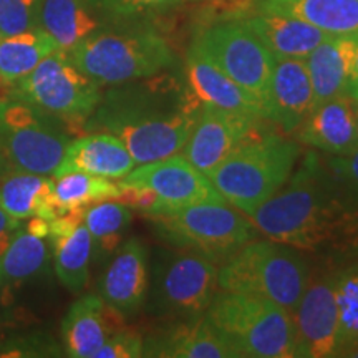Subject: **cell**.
<instances>
[{
	"label": "cell",
	"instance_id": "1",
	"mask_svg": "<svg viewBox=\"0 0 358 358\" xmlns=\"http://www.w3.org/2000/svg\"><path fill=\"white\" fill-rule=\"evenodd\" d=\"M248 217L268 239L303 252L358 250V206L315 150L307 151L287 182Z\"/></svg>",
	"mask_w": 358,
	"mask_h": 358
},
{
	"label": "cell",
	"instance_id": "2",
	"mask_svg": "<svg viewBox=\"0 0 358 358\" xmlns=\"http://www.w3.org/2000/svg\"><path fill=\"white\" fill-rule=\"evenodd\" d=\"M123 85L101 96L83 124L85 131L113 134L127 146L136 166L179 153L201 110L189 88L173 78Z\"/></svg>",
	"mask_w": 358,
	"mask_h": 358
},
{
	"label": "cell",
	"instance_id": "3",
	"mask_svg": "<svg viewBox=\"0 0 358 358\" xmlns=\"http://www.w3.org/2000/svg\"><path fill=\"white\" fill-rule=\"evenodd\" d=\"M301 151L299 141L279 134L249 136L206 176L227 204L250 216L287 182Z\"/></svg>",
	"mask_w": 358,
	"mask_h": 358
},
{
	"label": "cell",
	"instance_id": "4",
	"mask_svg": "<svg viewBox=\"0 0 358 358\" xmlns=\"http://www.w3.org/2000/svg\"><path fill=\"white\" fill-rule=\"evenodd\" d=\"M312 274L306 252L274 239L249 241L219 266L221 290L271 301L294 313Z\"/></svg>",
	"mask_w": 358,
	"mask_h": 358
},
{
	"label": "cell",
	"instance_id": "5",
	"mask_svg": "<svg viewBox=\"0 0 358 358\" xmlns=\"http://www.w3.org/2000/svg\"><path fill=\"white\" fill-rule=\"evenodd\" d=\"M204 317L236 358L297 357L292 313L274 302L219 289Z\"/></svg>",
	"mask_w": 358,
	"mask_h": 358
},
{
	"label": "cell",
	"instance_id": "6",
	"mask_svg": "<svg viewBox=\"0 0 358 358\" xmlns=\"http://www.w3.org/2000/svg\"><path fill=\"white\" fill-rule=\"evenodd\" d=\"M69 57L100 87L153 78L176 60L163 35L150 29L96 30L71 48Z\"/></svg>",
	"mask_w": 358,
	"mask_h": 358
},
{
	"label": "cell",
	"instance_id": "7",
	"mask_svg": "<svg viewBox=\"0 0 358 358\" xmlns=\"http://www.w3.org/2000/svg\"><path fill=\"white\" fill-rule=\"evenodd\" d=\"M146 216L156 236L169 248L196 252L217 266L257 234L252 221L227 203H204Z\"/></svg>",
	"mask_w": 358,
	"mask_h": 358
},
{
	"label": "cell",
	"instance_id": "8",
	"mask_svg": "<svg viewBox=\"0 0 358 358\" xmlns=\"http://www.w3.org/2000/svg\"><path fill=\"white\" fill-rule=\"evenodd\" d=\"M219 266L196 252L159 250L150 272L146 310L164 320L204 315L216 297Z\"/></svg>",
	"mask_w": 358,
	"mask_h": 358
},
{
	"label": "cell",
	"instance_id": "9",
	"mask_svg": "<svg viewBox=\"0 0 358 358\" xmlns=\"http://www.w3.org/2000/svg\"><path fill=\"white\" fill-rule=\"evenodd\" d=\"M60 118L24 98H0V148L17 171L53 176L70 134Z\"/></svg>",
	"mask_w": 358,
	"mask_h": 358
},
{
	"label": "cell",
	"instance_id": "10",
	"mask_svg": "<svg viewBox=\"0 0 358 358\" xmlns=\"http://www.w3.org/2000/svg\"><path fill=\"white\" fill-rule=\"evenodd\" d=\"M13 95L52 113L66 124H85L101 101L100 85L87 77L69 53L55 50L15 82Z\"/></svg>",
	"mask_w": 358,
	"mask_h": 358
},
{
	"label": "cell",
	"instance_id": "11",
	"mask_svg": "<svg viewBox=\"0 0 358 358\" xmlns=\"http://www.w3.org/2000/svg\"><path fill=\"white\" fill-rule=\"evenodd\" d=\"M227 77L266 101L275 58L244 20L219 22L201 30L192 42Z\"/></svg>",
	"mask_w": 358,
	"mask_h": 358
},
{
	"label": "cell",
	"instance_id": "12",
	"mask_svg": "<svg viewBox=\"0 0 358 358\" xmlns=\"http://www.w3.org/2000/svg\"><path fill=\"white\" fill-rule=\"evenodd\" d=\"M120 181L153 192L156 203L146 214L174 211L204 203H226L209 178L186 156L178 153L138 164Z\"/></svg>",
	"mask_w": 358,
	"mask_h": 358
},
{
	"label": "cell",
	"instance_id": "13",
	"mask_svg": "<svg viewBox=\"0 0 358 358\" xmlns=\"http://www.w3.org/2000/svg\"><path fill=\"white\" fill-rule=\"evenodd\" d=\"M338 267L312 271L301 302L292 313L297 358L337 357L340 312Z\"/></svg>",
	"mask_w": 358,
	"mask_h": 358
},
{
	"label": "cell",
	"instance_id": "14",
	"mask_svg": "<svg viewBox=\"0 0 358 358\" xmlns=\"http://www.w3.org/2000/svg\"><path fill=\"white\" fill-rule=\"evenodd\" d=\"M262 118L237 111L201 105L182 156L204 174L211 173L244 140L252 136Z\"/></svg>",
	"mask_w": 358,
	"mask_h": 358
},
{
	"label": "cell",
	"instance_id": "15",
	"mask_svg": "<svg viewBox=\"0 0 358 358\" xmlns=\"http://www.w3.org/2000/svg\"><path fill=\"white\" fill-rule=\"evenodd\" d=\"M150 289V254L140 237H129L120 245L103 274L100 297L124 319L145 308Z\"/></svg>",
	"mask_w": 358,
	"mask_h": 358
},
{
	"label": "cell",
	"instance_id": "16",
	"mask_svg": "<svg viewBox=\"0 0 358 358\" xmlns=\"http://www.w3.org/2000/svg\"><path fill=\"white\" fill-rule=\"evenodd\" d=\"M312 108L313 90L306 60L275 58L264 101V120L277 124L282 133L292 134Z\"/></svg>",
	"mask_w": 358,
	"mask_h": 358
},
{
	"label": "cell",
	"instance_id": "17",
	"mask_svg": "<svg viewBox=\"0 0 358 358\" xmlns=\"http://www.w3.org/2000/svg\"><path fill=\"white\" fill-rule=\"evenodd\" d=\"M124 329V317L100 295L87 294L71 303L62 322V343L66 357L93 358L103 343Z\"/></svg>",
	"mask_w": 358,
	"mask_h": 358
},
{
	"label": "cell",
	"instance_id": "18",
	"mask_svg": "<svg viewBox=\"0 0 358 358\" xmlns=\"http://www.w3.org/2000/svg\"><path fill=\"white\" fill-rule=\"evenodd\" d=\"M185 70L187 88L201 105L217 106L264 120V106L259 98L227 77L194 45L187 50Z\"/></svg>",
	"mask_w": 358,
	"mask_h": 358
},
{
	"label": "cell",
	"instance_id": "19",
	"mask_svg": "<svg viewBox=\"0 0 358 358\" xmlns=\"http://www.w3.org/2000/svg\"><path fill=\"white\" fill-rule=\"evenodd\" d=\"M297 141L327 156H347L358 146V133L350 96L320 103L297 128Z\"/></svg>",
	"mask_w": 358,
	"mask_h": 358
},
{
	"label": "cell",
	"instance_id": "20",
	"mask_svg": "<svg viewBox=\"0 0 358 358\" xmlns=\"http://www.w3.org/2000/svg\"><path fill=\"white\" fill-rule=\"evenodd\" d=\"M143 357L161 358H236L204 315L169 320L164 329L145 338Z\"/></svg>",
	"mask_w": 358,
	"mask_h": 358
},
{
	"label": "cell",
	"instance_id": "21",
	"mask_svg": "<svg viewBox=\"0 0 358 358\" xmlns=\"http://www.w3.org/2000/svg\"><path fill=\"white\" fill-rule=\"evenodd\" d=\"M136 168L133 156L118 138L105 131H92L70 141L52 178L69 173H87L108 179H123Z\"/></svg>",
	"mask_w": 358,
	"mask_h": 358
},
{
	"label": "cell",
	"instance_id": "22",
	"mask_svg": "<svg viewBox=\"0 0 358 358\" xmlns=\"http://www.w3.org/2000/svg\"><path fill=\"white\" fill-rule=\"evenodd\" d=\"M357 47L358 34L330 35L303 58L312 82L313 108L334 98L347 96Z\"/></svg>",
	"mask_w": 358,
	"mask_h": 358
},
{
	"label": "cell",
	"instance_id": "23",
	"mask_svg": "<svg viewBox=\"0 0 358 358\" xmlns=\"http://www.w3.org/2000/svg\"><path fill=\"white\" fill-rule=\"evenodd\" d=\"M274 58H307L330 35L295 17L259 12L244 20Z\"/></svg>",
	"mask_w": 358,
	"mask_h": 358
},
{
	"label": "cell",
	"instance_id": "24",
	"mask_svg": "<svg viewBox=\"0 0 358 358\" xmlns=\"http://www.w3.org/2000/svg\"><path fill=\"white\" fill-rule=\"evenodd\" d=\"M0 208L15 219L43 217L52 221L64 213L53 192L52 176L12 169L0 181Z\"/></svg>",
	"mask_w": 358,
	"mask_h": 358
},
{
	"label": "cell",
	"instance_id": "25",
	"mask_svg": "<svg viewBox=\"0 0 358 358\" xmlns=\"http://www.w3.org/2000/svg\"><path fill=\"white\" fill-rule=\"evenodd\" d=\"M257 8L295 17L329 35L358 34V0H257Z\"/></svg>",
	"mask_w": 358,
	"mask_h": 358
},
{
	"label": "cell",
	"instance_id": "26",
	"mask_svg": "<svg viewBox=\"0 0 358 358\" xmlns=\"http://www.w3.org/2000/svg\"><path fill=\"white\" fill-rule=\"evenodd\" d=\"M38 27L55 40L58 50L69 53L96 32L100 22L85 0H42Z\"/></svg>",
	"mask_w": 358,
	"mask_h": 358
},
{
	"label": "cell",
	"instance_id": "27",
	"mask_svg": "<svg viewBox=\"0 0 358 358\" xmlns=\"http://www.w3.org/2000/svg\"><path fill=\"white\" fill-rule=\"evenodd\" d=\"M50 257V241L20 227L0 257V287L15 289L37 279L48 271Z\"/></svg>",
	"mask_w": 358,
	"mask_h": 358
},
{
	"label": "cell",
	"instance_id": "28",
	"mask_svg": "<svg viewBox=\"0 0 358 358\" xmlns=\"http://www.w3.org/2000/svg\"><path fill=\"white\" fill-rule=\"evenodd\" d=\"M53 268L58 280L71 294L83 292L90 280V264L93 259L92 236L85 224L70 234L52 237Z\"/></svg>",
	"mask_w": 358,
	"mask_h": 358
},
{
	"label": "cell",
	"instance_id": "29",
	"mask_svg": "<svg viewBox=\"0 0 358 358\" xmlns=\"http://www.w3.org/2000/svg\"><path fill=\"white\" fill-rule=\"evenodd\" d=\"M55 50H58L55 40L40 27L0 37V80L19 82Z\"/></svg>",
	"mask_w": 358,
	"mask_h": 358
},
{
	"label": "cell",
	"instance_id": "30",
	"mask_svg": "<svg viewBox=\"0 0 358 358\" xmlns=\"http://www.w3.org/2000/svg\"><path fill=\"white\" fill-rule=\"evenodd\" d=\"M131 221V208L120 201H103L90 206L83 224L92 236L93 256L98 261H105L120 249Z\"/></svg>",
	"mask_w": 358,
	"mask_h": 358
},
{
	"label": "cell",
	"instance_id": "31",
	"mask_svg": "<svg viewBox=\"0 0 358 358\" xmlns=\"http://www.w3.org/2000/svg\"><path fill=\"white\" fill-rule=\"evenodd\" d=\"M53 192L62 211L73 208H90L103 201H116L122 194V185L108 178L87 173H69L52 178Z\"/></svg>",
	"mask_w": 358,
	"mask_h": 358
},
{
	"label": "cell",
	"instance_id": "32",
	"mask_svg": "<svg viewBox=\"0 0 358 358\" xmlns=\"http://www.w3.org/2000/svg\"><path fill=\"white\" fill-rule=\"evenodd\" d=\"M337 299L340 312L337 357H347L358 347V261L338 267Z\"/></svg>",
	"mask_w": 358,
	"mask_h": 358
},
{
	"label": "cell",
	"instance_id": "33",
	"mask_svg": "<svg viewBox=\"0 0 358 358\" xmlns=\"http://www.w3.org/2000/svg\"><path fill=\"white\" fill-rule=\"evenodd\" d=\"M96 15L110 20H129L155 15L178 7L185 0H85Z\"/></svg>",
	"mask_w": 358,
	"mask_h": 358
},
{
	"label": "cell",
	"instance_id": "34",
	"mask_svg": "<svg viewBox=\"0 0 358 358\" xmlns=\"http://www.w3.org/2000/svg\"><path fill=\"white\" fill-rule=\"evenodd\" d=\"M42 0H0V37L38 27Z\"/></svg>",
	"mask_w": 358,
	"mask_h": 358
},
{
	"label": "cell",
	"instance_id": "35",
	"mask_svg": "<svg viewBox=\"0 0 358 358\" xmlns=\"http://www.w3.org/2000/svg\"><path fill=\"white\" fill-rule=\"evenodd\" d=\"M143 345H145V338L134 330H128L124 327L111 335L93 358H138L143 357Z\"/></svg>",
	"mask_w": 358,
	"mask_h": 358
},
{
	"label": "cell",
	"instance_id": "36",
	"mask_svg": "<svg viewBox=\"0 0 358 358\" xmlns=\"http://www.w3.org/2000/svg\"><path fill=\"white\" fill-rule=\"evenodd\" d=\"M324 159L348 198L358 206V146L347 156H329Z\"/></svg>",
	"mask_w": 358,
	"mask_h": 358
},
{
	"label": "cell",
	"instance_id": "37",
	"mask_svg": "<svg viewBox=\"0 0 358 358\" xmlns=\"http://www.w3.org/2000/svg\"><path fill=\"white\" fill-rule=\"evenodd\" d=\"M58 347L48 338H22L10 340L6 347L0 348V357H38V355H60Z\"/></svg>",
	"mask_w": 358,
	"mask_h": 358
},
{
	"label": "cell",
	"instance_id": "38",
	"mask_svg": "<svg viewBox=\"0 0 358 358\" xmlns=\"http://www.w3.org/2000/svg\"><path fill=\"white\" fill-rule=\"evenodd\" d=\"M20 219L12 217L10 214H7L2 208H0V257L3 256L8 244H10L13 234H15V231L20 229Z\"/></svg>",
	"mask_w": 358,
	"mask_h": 358
},
{
	"label": "cell",
	"instance_id": "39",
	"mask_svg": "<svg viewBox=\"0 0 358 358\" xmlns=\"http://www.w3.org/2000/svg\"><path fill=\"white\" fill-rule=\"evenodd\" d=\"M25 229L30 234L48 239V236H50V221L43 217H29V221L25 224Z\"/></svg>",
	"mask_w": 358,
	"mask_h": 358
},
{
	"label": "cell",
	"instance_id": "40",
	"mask_svg": "<svg viewBox=\"0 0 358 358\" xmlns=\"http://www.w3.org/2000/svg\"><path fill=\"white\" fill-rule=\"evenodd\" d=\"M347 96H350L352 100H358V47H357V52H355V58H353L350 80H348Z\"/></svg>",
	"mask_w": 358,
	"mask_h": 358
},
{
	"label": "cell",
	"instance_id": "41",
	"mask_svg": "<svg viewBox=\"0 0 358 358\" xmlns=\"http://www.w3.org/2000/svg\"><path fill=\"white\" fill-rule=\"evenodd\" d=\"M12 164L8 163V159H7V156L3 155V151H2V148H0V181H2L3 178L7 176L8 173L12 171Z\"/></svg>",
	"mask_w": 358,
	"mask_h": 358
},
{
	"label": "cell",
	"instance_id": "42",
	"mask_svg": "<svg viewBox=\"0 0 358 358\" xmlns=\"http://www.w3.org/2000/svg\"><path fill=\"white\" fill-rule=\"evenodd\" d=\"M353 113H355V123H357V133H358V100H353Z\"/></svg>",
	"mask_w": 358,
	"mask_h": 358
},
{
	"label": "cell",
	"instance_id": "43",
	"mask_svg": "<svg viewBox=\"0 0 358 358\" xmlns=\"http://www.w3.org/2000/svg\"><path fill=\"white\" fill-rule=\"evenodd\" d=\"M347 357H352V358H358V347L357 348H353V350L348 353Z\"/></svg>",
	"mask_w": 358,
	"mask_h": 358
}]
</instances>
